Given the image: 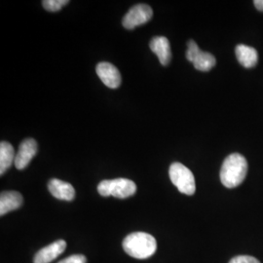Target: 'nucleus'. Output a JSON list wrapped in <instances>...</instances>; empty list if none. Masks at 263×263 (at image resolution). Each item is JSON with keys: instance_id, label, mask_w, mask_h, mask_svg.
<instances>
[{"instance_id": "4468645a", "label": "nucleus", "mask_w": 263, "mask_h": 263, "mask_svg": "<svg viewBox=\"0 0 263 263\" xmlns=\"http://www.w3.org/2000/svg\"><path fill=\"white\" fill-rule=\"evenodd\" d=\"M16 153L12 144L7 141L0 143V175H3L7 170L15 164Z\"/></svg>"}, {"instance_id": "6e6552de", "label": "nucleus", "mask_w": 263, "mask_h": 263, "mask_svg": "<svg viewBox=\"0 0 263 263\" xmlns=\"http://www.w3.org/2000/svg\"><path fill=\"white\" fill-rule=\"evenodd\" d=\"M97 74L105 86L110 89H117L121 85V74L116 66L109 63H100L96 67Z\"/></svg>"}, {"instance_id": "7ed1b4c3", "label": "nucleus", "mask_w": 263, "mask_h": 263, "mask_svg": "<svg viewBox=\"0 0 263 263\" xmlns=\"http://www.w3.org/2000/svg\"><path fill=\"white\" fill-rule=\"evenodd\" d=\"M98 192L104 197L113 196L118 199L131 197L137 192L136 183L128 179L103 180L98 185Z\"/></svg>"}, {"instance_id": "f257e3e1", "label": "nucleus", "mask_w": 263, "mask_h": 263, "mask_svg": "<svg viewBox=\"0 0 263 263\" xmlns=\"http://www.w3.org/2000/svg\"><path fill=\"white\" fill-rule=\"evenodd\" d=\"M247 173L248 163L244 156L239 153L230 154L221 166V183L227 188L237 187L244 181Z\"/></svg>"}, {"instance_id": "9b49d317", "label": "nucleus", "mask_w": 263, "mask_h": 263, "mask_svg": "<svg viewBox=\"0 0 263 263\" xmlns=\"http://www.w3.org/2000/svg\"><path fill=\"white\" fill-rule=\"evenodd\" d=\"M151 51L158 57L160 64L162 66H168L172 59V52L168 38L164 36H156L151 39L149 43Z\"/></svg>"}, {"instance_id": "2eb2a0df", "label": "nucleus", "mask_w": 263, "mask_h": 263, "mask_svg": "<svg viewBox=\"0 0 263 263\" xmlns=\"http://www.w3.org/2000/svg\"><path fill=\"white\" fill-rule=\"evenodd\" d=\"M68 2V0H44L42 1V5L49 12H58Z\"/></svg>"}, {"instance_id": "f3484780", "label": "nucleus", "mask_w": 263, "mask_h": 263, "mask_svg": "<svg viewBox=\"0 0 263 263\" xmlns=\"http://www.w3.org/2000/svg\"><path fill=\"white\" fill-rule=\"evenodd\" d=\"M87 258L83 254H73L58 263H86Z\"/></svg>"}, {"instance_id": "1a4fd4ad", "label": "nucleus", "mask_w": 263, "mask_h": 263, "mask_svg": "<svg viewBox=\"0 0 263 263\" xmlns=\"http://www.w3.org/2000/svg\"><path fill=\"white\" fill-rule=\"evenodd\" d=\"M66 242L65 240H58L56 242L48 245L41 249L33 258V263H50L55 260L59 255L65 252Z\"/></svg>"}, {"instance_id": "dca6fc26", "label": "nucleus", "mask_w": 263, "mask_h": 263, "mask_svg": "<svg viewBox=\"0 0 263 263\" xmlns=\"http://www.w3.org/2000/svg\"><path fill=\"white\" fill-rule=\"evenodd\" d=\"M229 263H260L258 259L250 255H239L232 258Z\"/></svg>"}, {"instance_id": "39448f33", "label": "nucleus", "mask_w": 263, "mask_h": 263, "mask_svg": "<svg viewBox=\"0 0 263 263\" xmlns=\"http://www.w3.org/2000/svg\"><path fill=\"white\" fill-rule=\"evenodd\" d=\"M186 58L200 71H209L216 66V58L210 53L202 52L193 40L188 41Z\"/></svg>"}, {"instance_id": "ddd939ff", "label": "nucleus", "mask_w": 263, "mask_h": 263, "mask_svg": "<svg viewBox=\"0 0 263 263\" xmlns=\"http://www.w3.org/2000/svg\"><path fill=\"white\" fill-rule=\"evenodd\" d=\"M235 52L237 60L242 66L247 68L256 66L258 55L254 48L240 44L236 47Z\"/></svg>"}, {"instance_id": "9d476101", "label": "nucleus", "mask_w": 263, "mask_h": 263, "mask_svg": "<svg viewBox=\"0 0 263 263\" xmlns=\"http://www.w3.org/2000/svg\"><path fill=\"white\" fill-rule=\"evenodd\" d=\"M48 188L50 193L59 200L72 201L76 197V190L73 186L61 179H53L49 181Z\"/></svg>"}, {"instance_id": "a211bd4d", "label": "nucleus", "mask_w": 263, "mask_h": 263, "mask_svg": "<svg viewBox=\"0 0 263 263\" xmlns=\"http://www.w3.org/2000/svg\"><path fill=\"white\" fill-rule=\"evenodd\" d=\"M254 3L256 9L263 12V0H255Z\"/></svg>"}, {"instance_id": "f8f14e48", "label": "nucleus", "mask_w": 263, "mask_h": 263, "mask_svg": "<svg viewBox=\"0 0 263 263\" xmlns=\"http://www.w3.org/2000/svg\"><path fill=\"white\" fill-rule=\"evenodd\" d=\"M23 196L17 191H4L0 195V216L18 210L23 205Z\"/></svg>"}, {"instance_id": "f03ea898", "label": "nucleus", "mask_w": 263, "mask_h": 263, "mask_svg": "<svg viewBox=\"0 0 263 263\" xmlns=\"http://www.w3.org/2000/svg\"><path fill=\"white\" fill-rule=\"evenodd\" d=\"M123 249L132 257L145 259L156 252L157 243L155 238L148 233L135 232L124 239Z\"/></svg>"}, {"instance_id": "20e7f679", "label": "nucleus", "mask_w": 263, "mask_h": 263, "mask_svg": "<svg viewBox=\"0 0 263 263\" xmlns=\"http://www.w3.org/2000/svg\"><path fill=\"white\" fill-rule=\"evenodd\" d=\"M169 175L173 184L179 189V192L186 195H193L195 193L196 184L194 176L184 165L178 162L172 164Z\"/></svg>"}, {"instance_id": "0eeeda50", "label": "nucleus", "mask_w": 263, "mask_h": 263, "mask_svg": "<svg viewBox=\"0 0 263 263\" xmlns=\"http://www.w3.org/2000/svg\"><path fill=\"white\" fill-rule=\"evenodd\" d=\"M37 153V142L33 139H27L19 146V151L16 153L15 167L18 170H24Z\"/></svg>"}, {"instance_id": "423d86ee", "label": "nucleus", "mask_w": 263, "mask_h": 263, "mask_svg": "<svg viewBox=\"0 0 263 263\" xmlns=\"http://www.w3.org/2000/svg\"><path fill=\"white\" fill-rule=\"evenodd\" d=\"M153 16L151 6L146 4H138L128 11L123 18V27L127 29L134 28L147 23Z\"/></svg>"}]
</instances>
